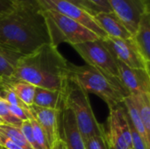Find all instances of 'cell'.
<instances>
[{"label": "cell", "instance_id": "obj_22", "mask_svg": "<svg viewBox=\"0 0 150 149\" xmlns=\"http://www.w3.org/2000/svg\"><path fill=\"white\" fill-rule=\"evenodd\" d=\"M30 122L33 127V137L35 140V142L37 143L39 149H50V145L47 141V136L40 127V126L37 123V121L33 118L30 119Z\"/></svg>", "mask_w": 150, "mask_h": 149}, {"label": "cell", "instance_id": "obj_16", "mask_svg": "<svg viewBox=\"0 0 150 149\" xmlns=\"http://www.w3.org/2000/svg\"><path fill=\"white\" fill-rule=\"evenodd\" d=\"M106 129L104 127V137L108 149H129L119 127L114 112L110 110V115L106 121Z\"/></svg>", "mask_w": 150, "mask_h": 149}, {"label": "cell", "instance_id": "obj_28", "mask_svg": "<svg viewBox=\"0 0 150 149\" xmlns=\"http://www.w3.org/2000/svg\"><path fill=\"white\" fill-rule=\"evenodd\" d=\"M129 127H130V131H131L133 149H148L145 142H144V141H143V139L141 137L139 133L135 130V128L132 125L130 119H129Z\"/></svg>", "mask_w": 150, "mask_h": 149}, {"label": "cell", "instance_id": "obj_14", "mask_svg": "<svg viewBox=\"0 0 150 149\" xmlns=\"http://www.w3.org/2000/svg\"><path fill=\"white\" fill-rule=\"evenodd\" d=\"M132 39L144 60L150 63V6H148L142 14Z\"/></svg>", "mask_w": 150, "mask_h": 149}, {"label": "cell", "instance_id": "obj_27", "mask_svg": "<svg viewBox=\"0 0 150 149\" xmlns=\"http://www.w3.org/2000/svg\"><path fill=\"white\" fill-rule=\"evenodd\" d=\"M7 107L11 112L13 116H15L17 119H20L21 121H25L28 120L32 118V114L29 111V109H24L18 106H14L7 104Z\"/></svg>", "mask_w": 150, "mask_h": 149}, {"label": "cell", "instance_id": "obj_10", "mask_svg": "<svg viewBox=\"0 0 150 149\" xmlns=\"http://www.w3.org/2000/svg\"><path fill=\"white\" fill-rule=\"evenodd\" d=\"M112 11L120 18L127 29L132 34L135 33L142 14L150 4L141 0H106Z\"/></svg>", "mask_w": 150, "mask_h": 149}, {"label": "cell", "instance_id": "obj_7", "mask_svg": "<svg viewBox=\"0 0 150 149\" xmlns=\"http://www.w3.org/2000/svg\"><path fill=\"white\" fill-rule=\"evenodd\" d=\"M101 40L115 60L129 68L149 70V63L144 60L132 38L124 40L106 36Z\"/></svg>", "mask_w": 150, "mask_h": 149}, {"label": "cell", "instance_id": "obj_20", "mask_svg": "<svg viewBox=\"0 0 150 149\" xmlns=\"http://www.w3.org/2000/svg\"><path fill=\"white\" fill-rule=\"evenodd\" d=\"M132 96L134 97L146 133L150 137V93H139Z\"/></svg>", "mask_w": 150, "mask_h": 149}, {"label": "cell", "instance_id": "obj_2", "mask_svg": "<svg viewBox=\"0 0 150 149\" xmlns=\"http://www.w3.org/2000/svg\"><path fill=\"white\" fill-rule=\"evenodd\" d=\"M69 61L56 47L46 44L33 53L22 55L11 79L25 81L35 87L63 90L68 82Z\"/></svg>", "mask_w": 150, "mask_h": 149}, {"label": "cell", "instance_id": "obj_23", "mask_svg": "<svg viewBox=\"0 0 150 149\" xmlns=\"http://www.w3.org/2000/svg\"><path fill=\"white\" fill-rule=\"evenodd\" d=\"M0 118L3 120L4 124L11 125L18 127H19L21 123L23 122L11 114V112L7 107V103L4 99L0 100Z\"/></svg>", "mask_w": 150, "mask_h": 149}, {"label": "cell", "instance_id": "obj_17", "mask_svg": "<svg viewBox=\"0 0 150 149\" xmlns=\"http://www.w3.org/2000/svg\"><path fill=\"white\" fill-rule=\"evenodd\" d=\"M123 105L127 110L128 118L132 123V125L134 126V127L135 128V130L139 133V134L141 135V137L143 139L146 146L148 149H150V137L147 134L145 127L143 126V123L141 119L136 104L134 102V97L132 95L125 97L123 99Z\"/></svg>", "mask_w": 150, "mask_h": 149}, {"label": "cell", "instance_id": "obj_21", "mask_svg": "<svg viewBox=\"0 0 150 149\" xmlns=\"http://www.w3.org/2000/svg\"><path fill=\"white\" fill-rule=\"evenodd\" d=\"M0 134L4 135L11 141L15 143L17 146L20 147L22 149H33L32 146L26 141L24 137L21 130L18 126L1 124L0 125Z\"/></svg>", "mask_w": 150, "mask_h": 149}, {"label": "cell", "instance_id": "obj_33", "mask_svg": "<svg viewBox=\"0 0 150 149\" xmlns=\"http://www.w3.org/2000/svg\"><path fill=\"white\" fill-rule=\"evenodd\" d=\"M142 2H143L145 4H150V0H141Z\"/></svg>", "mask_w": 150, "mask_h": 149}, {"label": "cell", "instance_id": "obj_32", "mask_svg": "<svg viewBox=\"0 0 150 149\" xmlns=\"http://www.w3.org/2000/svg\"><path fill=\"white\" fill-rule=\"evenodd\" d=\"M50 149H68L65 142L61 140V139H58L56 140V141L52 145V147L50 148Z\"/></svg>", "mask_w": 150, "mask_h": 149}, {"label": "cell", "instance_id": "obj_31", "mask_svg": "<svg viewBox=\"0 0 150 149\" xmlns=\"http://www.w3.org/2000/svg\"><path fill=\"white\" fill-rule=\"evenodd\" d=\"M92 4H94L96 6H98L101 11H105V12H111L112 11L111 6L109 5L108 2L106 0H90Z\"/></svg>", "mask_w": 150, "mask_h": 149}, {"label": "cell", "instance_id": "obj_29", "mask_svg": "<svg viewBox=\"0 0 150 149\" xmlns=\"http://www.w3.org/2000/svg\"><path fill=\"white\" fill-rule=\"evenodd\" d=\"M11 1L18 5H23L37 11H42V8L40 7L37 0H11Z\"/></svg>", "mask_w": 150, "mask_h": 149}, {"label": "cell", "instance_id": "obj_12", "mask_svg": "<svg viewBox=\"0 0 150 149\" xmlns=\"http://www.w3.org/2000/svg\"><path fill=\"white\" fill-rule=\"evenodd\" d=\"M29 111L33 118L37 121L44 131L47 141L52 145L58 140V112L59 111L48 108L39 107L32 105L29 107Z\"/></svg>", "mask_w": 150, "mask_h": 149}, {"label": "cell", "instance_id": "obj_4", "mask_svg": "<svg viewBox=\"0 0 150 149\" xmlns=\"http://www.w3.org/2000/svg\"><path fill=\"white\" fill-rule=\"evenodd\" d=\"M63 92L64 104L72 111L83 139L104 136V126L98 122L94 115L88 93L69 80Z\"/></svg>", "mask_w": 150, "mask_h": 149}, {"label": "cell", "instance_id": "obj_15", "mask_svg": "<svg viewBox=\"0 0 150 149\" xmlns=\"http://www.w3.org/2000/svg\"><path fill=\"white\" fill-rule=\"evenodd\" d=\"M63 90L61 91L47 90L40 87H35L33 105L39 107L60 111L61 108L64 105Z\"/></svg>", "mask_w": 150, "mask_h": 149}, {"label": "cell", "instance_id": "obj_13", "mask_svg": "<svg viewBox=\"0 0 150 149\" xmlns=\"http://www.w3.org/2000/svg\"><path fill=\"white\" fill-rule=\"evenodd\" d=\"M93 18L107 36L124 40L132 38V34L113 11H100L95 14Z\"/></svg>", "mask_w": 150, "mask_h": 149}, {"label": "cell", "instance_id": "obj_11", "mask_svg": "<svg viewBox=\"0 0 150 149\" xmlns=\"http://www.w3.org/2000/svg\"><path fill=\"white\" fill-rule=\"evenodd\" d=\"M115 61L118 66L120 80L130 95L150 93L149 70L129 68L124 63Z\"/></svg>", "mask_w": 150, "mask_h": 149}, {"label": "cell", "instance_id": "obj_1", "mask_svg": "<svg viewBox=\"0 0 150 149\" xmlns=\"http://www.w3.org/2000/svg\"><path fill=\"white\" fill-rule=\"evenodd\" d=\"M42 11L16 4L0 14V45L21 55H27L51 44Z\"/></svg>", "mask_w": 150, "mask_h": 149}, {"label": "cell", "instance_id": "obj_9", "mask_svg": "<svg viewBox=\"0 0 150 149\" xmlns=\"http://www.w3.org/2000/svg\"><path fill=\"white\" fill-rule=\"evenodd\" d=\"M58 138L65 142L68 149H85L75 116L65 104L58 112Z\"/></svg>", "mask_w": 150, "mask_h": 149}, {"label": "cell", "instance_id": "obj_24", "mask_svg": "<svg viewBox=\"0 0 150 149\" xmlns=\"http://www.w3.org/2000/svg\"><path fill=\"white\" fill-rule=\"evenodd\" d=\"M24 137L25 138L26 141L32 146V148L33 149H39V147L37 145V143L35 142L34 137H33V127L30 122V119L23 121L19 126Z\"/></svg>", "mask_w": 150, "mask_h": 149}, {"label": "cell", "instance_id": "obj_37", "mask_svg": "<svg viewBox=\"0 0 150 149\" xmlns=\"http://www.w3.org/2000/svg\"><path fill=\"white\" fill-rule=\"evenodd\" d=\"M0 122H2V123H3V124H4V122H3V120H2V119H1V118H0Z\"/></svg>", "mask_w": 150, "mask_h": 149}, {"label": "cell", "instance_id": "obj_39", "mask_svg": "<svg viewBox=\"0 0 150 149\" xmlns=\"http://www.w3.org/2000/svg\"><path fill=\"white\" fill-rule=\"evenodd\" d=\"M1 149H3V148H1Z\"/></svg>", "mask_w": 150, "mask_h": 149}, {"label": "cell", "instance_id": "obj_8", "mask_svg": "<svg viewBox=\"0 0 150 149\" xmlns=\"http://www.w3.org/2000/svg\"><path fill=\"white\" fill-rule=\"evenodd\" d=\"M37 2L42 10L55 11L58 13L80 23L97 34L100 39H104L107 36L96 23L92 15L67 0H37Z\"/></svg>", "mask_w": 150, "mask_h": 149}, {"label": "cell", "instance_id": "obj_26", "mask_svg": "<svg viewBox=\"0 0 150 149\" xmlns=\"http://www.w3.org/2000/svg\"><path fill=\"white\" fill-rule=\"evenodd\" d=\"M67 1L77 5L78 7L82 8L83 10H84L85 11H87L92 16L101 11V10L94 4H92L90 0H67Z\"/></svg>", "mask_w": 150, "mask_h": 149}, {"label": "cell", "instance_id": "obj_30", "mask_svg": "<svg viewBox=\"0 0 150 149\" xmlns=\"http://www.w3.org/2000/svg\"><path fill=\"white\" fill-rule=\"evenodd\" d=\"M15 5L11 0H0V14L11 11L14 9Z\"/></svg>", "mask_w": 150, "mask_h": 149}, {"label": "cell", "instance_id": "obj_35", "mask_svg": "<svg viewBox=\"0 0 150 149\" xmlns=\"http://www.w3.org/2000/svg\"><path fill=\"white\" fill-rule=\"evenodd\" d=\"M2 83H3V78L0 77V88H1V86H2Z\"/></svg>", "mask_w": 150, "mask_h": 149}, {"label": "cell", "instance_id": "obj_3", "mask_svg": "<svg viewBox=\"0 0 150 149\" xmlns=\"http://www.w3.org/2000/svg\"><path fill=\"white\" fill-rule=\"evenodd\" d=\"M68 80L83 90L99 97L112 109L123 102L130 94L124 88L120 80L111 79L90 65L76 66L69 62Z\"/></svg>", "mask_w": 150, "mask_h": 149}, {"label": "cell", "instance_id": "obj_18", "mask_svg": "<svg viewBox=\"0 0 150 149\" xmlns=\"http://www.w3.org/2000/svg\"><path fill=\"white\" fill-rule=\"evenodd\" d=\"M4 82L7 86H9L14 93L18 97V98L28 107L33 104L35 86L21 80L14 79H4Z\"/></svg>", "mask_w": 150, "mask_h": 149}, {"label": "cell", "instance_id": "obj_38", "mask_svg": "<svg viewBox=\"0 0 150 149\" xmlns=\"http://www.w3.org/2000/svg\"><path fill=\"white\" fill-rule=\"evenodd\" d=\"M1 124H3V123H2V122H0V125H1Z\"/></svg>", "mask_w": 150, "mask_h": 149}, {"label": "cell", "instance_id": "obj_25", "mask_svg": "<svg viewBox=\"0 0 150 149\" xmlns=\"http://www.w3.org/2000/svg\"><path fill=\"white\" fill-rule=\"evenodd\" d=\"M83 141L85 149H108L104 136H91Z\"/></svg>", "mask_w": 150, "mask_h": 149}, {"label": "cell", "instance_id": "obj_40", "mask_svg": "<svg viewBox=\"0 0 150 149\" xmlns=\"http://www.w3.org/2000/svg\"><path fill=\"white\" fill-rule=\"evenodd\" d=\"M3 149H4V148H3Z\"/></svg>", "mask_w": 150, "mask_h": 149}, {"label": "cell", "instance_id": "obj_34", "mask_svg": "<svg viewBox=\"0 0 150 149\" xmlns=\"http://www.w3.org/2000/svg\"><path fill=\"white\" fill-rule=\"evenodd\" d=\"M2 99H3V94H2V91L0 90V100H2Z\"/></svg>", "mask_w": 150, "mask_h": 149}, {"label": "cell", "instance_id": "obj_36", "mask_svg": "<svg viewBox=\"0 0 150 149\" xmlns=\"http://www.w3.org/2000/svg\"><path fill=\"white\" fill-rule=\"evenodd\" d=\"M3 148V144H2V141H1V139H0V149Z\"/></svg>", "mask_w": 150, "mask_h": 149}, {"label": "cell", "instance_id": "obj_19", "mask_svg": "<svg viewBox=\"0 0 150 149\" xmlns=\"http://www.w3.org/2000/svg\"><path fill=\"white\" fill-rule=\"evenodd\" d=\"M22 55L0 45V77L11 79L18 59Z\"/></svg>", "mask_w": 150, "mask_h": 149}, {"label": "cell", "instance_id": "obj_6", "mask_svg": "<svg viewBox=\"0 0 150 149\" xmlns=\"http://www.w3.org/2000/svg\"><path fill=\"white\" fill-rule=\"evenodd\" d=\"M72 47L90 65L111 79H119V70L114 57L103 44L101 39L73 45Z\"/></svg>", "mask_w": 150, "mask_h": 149}, {"label": "cell", "instance_id": "obj_5", "mask_svg": "<svg viewBox=\"0 0 150 149\" xmlns=\"http://www.w3.org/2000/svg\"><path fill=\"white\" fill-rule=\"evenodd\" d=\"M41 12L47 23L51 44L56 47L61 43H68L73 46L100 39L80 23L55 11L42 10Z\"/></svg>", "mask_w": 150, "mask_h": 149}]
</instances>
